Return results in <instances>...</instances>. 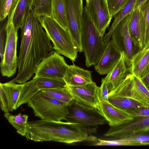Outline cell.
<instances>
[{"instance_id": "cell-39", "label": "cell", "mask_w": 149, "mask_h": 149, "mask_svg": "<svg viewBox=\"0 0 149 149\" xmlns=\"http://www.w3.org/2000/svg\"><path fill=\"white\" fill-rule=\"evenodd\" d=\"M19 0H12L11 8L8 16L7 23L12 21L14 11Z\"/></svg>"}, {"instance_id": "cell-30", "label": "cell", "mask_w": 149, "mask_h": 149, "mask_svg": "<svg viewBox=\"0 0 149 149\" xmlns=\"http://www.w3.org/2000/svg\"><path fill=\"white\" fill-rule=\"evenodd\" d=\"M33 10L37 17L52 16V0H33Z\"/></svg>"}, {"instance_id": "cell-11", "label": "cell", "mask_w": 149, "mask_h": 149, "mask_svg": "<svg viewBox=\"0 0 149 149\" xmlns=\"http://www.w3.org/2000/svg\"><path fill=\"white\" fill-rule=\"evenodd\" d=\"M149 132L148 116L134 117L131 120L121 125L110 126L104 135L106 137L119 139Z\"/></svg>"}, {"instance_id": "cell-1", "label": "cell", "mask_w": 149, "mask_h": 149, "mask_svg": "<svg viewBox=\"0 0 149 149\" xmlns=\"http://www.w3.org/2000/svg\"><path fill=\"white\" fill-rule=\"evenodd\" d=\"M20 29L18 72L12 80L22 84L30 79L39 63L53 48L51 40L33 10L25 18Z\"/></svg>"}, {"instance_id": "cell-38", "label": "cell", "mask_w": 149, "mask_h": 149, "mask_svg": "<svg viewBox=\"0 0 149 149\" xmlns=\"http://www.w3.org/2000/svg\"><path fill=\"white\" fill-rule=\"evenodd\" d=\"M126 110L133 117L149 116V107H142L136 109Z\"/></svg>"}, {"instance_id": "cell-2", "label": "cell", "mask_w": 149, "mask_h": 149, "mask_svg": "<svg viewBox=\"0 0 149 149\" xmlns=\"http://www.w3.org/2000/svg\"><path fill=\"white\" fill-rule=\"evenodd\" d=\"M91 129L79 124L40 119L28 122L26 139L35 142L53 141L70 144L93 142Z\"/></svg>"}, {"instance_id": "cell-14", "label": "cell", "mask_w": 149, "mask_h": 149, "mask_svg": "<svg viewBox=\"0 0 149 149\" xmlns=\"http://www.w3.org/2000/svg\"><path fill=\"white\" fill-rule=\"evenodd\" d=\"M12 80L0 83V107L4 113L12 112L17 108V104L23 86Z\"/></svg>"}, {"instance_id": "cell-16", "label": "cell", "mask_w": 149, "mask_h": 149, "mask_svg": "<svg viewBox=\"0 0 149 149\" xmlns=\"http://www.w3.org/2000/svg\"><path fill=\"white\" fill-rule=\"evenodd\" d=\"M128 29L135 47L139 50L143 49L145 32L143 16L140 8L135 9L132 12L128 23Z\"/></svg>"}, {"instance_id": "cell-31", "label": "cell", "mask_w": 149, "mask_h": 149, "mask_svg": "<svg viewBox=\"0 0 149 149\" xmlns=\"http://www.w3.org/2000/svg\"><path fill=\"white\" fill-rule=\"evenodd\" d=\"M144 19L145 32L143 49L149 48V0H147L140 8Z\"/></svg>"}, {"instance_id": "cell-34", "label": "cell", "mask_w": 149, "mask_h": 149, "mask_svg": "<svg viewBox=\"0 0 149 149\" xmlns=\"http://www.w3.org/2000/svg\"><path fill=\"white\" fill-rule=\"evenodd\" d=\"M144 134L119 139L125 141L137 143L139 144L140 146L149 145V134Z\"/></svg>"}, {"instance_id": "cell-43", "label": "cell", "mask_w": 149, "mask_h": 149, "mask_svg": "<svg viewBox=\"0 0 149 149\" xmlns=\"http://www.w3.org/2000/svg\"><path fill=\"white\" fill-rule=\"evenodd\" d=\"M88 1V0H86V2H87Z\"/></svg>"}, {"instance_id": "cell-18", "label": "cell", "mask_w": 149, "mask_h": 149, "mask_svg": "<svg viewBox=\"0 0 149 149\" xmlns=\"http://www.w3.org/2000/svg\"><path fill=\"white\" fill-rule=\"evenodd\" d=\"M121 53L117 63L107 76L102 79L107 84L109 91L115 88L131 73L130 67L125 60L124 53Z\"/></svg>"}, {"instance_id": "cell-24", "label": "cell", "mask_w": 149, "mask_h": 149, "mask_svg": "<svg viewBox=\"0 0 149 149\" xmlns=\"http://www.w3.org/2000/svg\"><path fill=\"white\" fill-rule=\"evenodd\" d=\"M52 17L65 29L69 30L63 0H52Z\"/></svg>"}, {"instance_id": "cell-25", "label": "cell", "mask_w": 149, "mask_h": 149, "mask_svg": "<svg viewBox=\"0 0 149 149\" xmlns=\"http://www.w3.org/2000/svg\"><path fill=\"white\" fill-rule=\"evenodd\" d=\"M4 116L16 130L17 132L25 136L26 132L28 116L19 113L13 115L9 112L4 113Z\"/></svg>"}, {"instance_id": "cell-15", "label": "cell", "mask_w": 149, "mask_h": 149, "mask_svg": "<svg viewBox=\"0 0 149 149\" xmlns=\"http://www.w3.org/2000/svg\"><path fill=\"white\" fill-rule=\"evenodd\" d=\"M100 111L110 126L121 125L134 118L127 110L113 105L109 102L100 101Z\"/></svg>"}, {"instance_id": "cell-29", "label": "cell", "mask_w": 149, "mask_h": 149, "mask_svg": "<svg viewBox=\"0 0 149 149\" xmlns=\"http://www.w3.org/2000/svg\"><path fill=\"white\" fill-rule=\"evenodd\" d=\"M51 97L68 105L73 100L66 87L46 89L41 90Z\"/></svg>"}, {"instance_id": "cell-23", "label": "cell", "mask_w": 149, "mask_h": 149, "mask_svg": "<svg viewBox=\"0 0 149 149\" xmlns=\"http://www.w3.org/2000/svg\"><path fill=\"white\" fill-rule=\"evenodd\" d=\"M137 0H129L125 6L114 17V19L108 32L104 37L105 45L107 44L111 37L112 33L118 24L134 10Z\"/></svg>"}, {"instance_id": "cell-12", "label": "cell", "mask_w": 149, "mask_h": 149, "mask_svg": "<svg viewBox=\"0 0 149 149\" xmlns=\"http://www.w3.org/2000/svg\"><path fill=\"white\" fill-rule=\"evenodd\" d=\"M73 100L81 105L100 111V87L93 81L80 86H66Z\"/></svg>"}, {"instance_id": "cell-17", "label": "cell", "mask_w": 149, "mask_h": 149, "mask_svg": "<svg viewBox=\"0 0 149 149\" xmlns=\"http://www.w3.org/2000/svg\"><path fill=\"white\" fill-rule=\"evenodd\" d=\"M121 55L112 40H110L98 62L94 65L95 70L100 75L107 74L117 63Z\"/></svg>"}, {"instance_id": "cell-33", "label": "cell", "mask_w": 149, "mask_h": 149, "mask_svg": "<svg viewBox=\"0 0 149 149\" xmlns=\"http://www.w3.org/2000/svg\"><path fill=\"white\" fill-rule=\"evenodd\" d=\"M110 14L112 17L127 4L129 0H106Z\"/></svg>"}, {"instance_id": "cell-26", "label": "cell", "mask_w": 149, "mask_h": 149, "mask_svg": "<svg viewBox=\"0 0 149 149\" xmlns=\"http://www.w3.org/2000/svg\"><path fill=\"white\" fill-rule=\"evenodd\" d=\"M40 91L59 88L66 87V85L63 79H56L35 76L33 79Z\"/></svg>"}, {"instance_id": "cell-37", "label": "cell", "mask_w": 149, "mask_h": 149, "mask_svg": "<svg viewBox=\"0 0 149 149\" xmlns=\"http://www.w3.org/2000/svg\"><path fill=\"white\" fill-rule=\"evenodd\" d=\"M100 87V101L109 102V89L106 83L102 79Z\"/></svg>"}, {"instance_id": "cell-32", "label": "cell", "mask_w": 149, "mask_h": 149, "mask_svg": "<svg viewBox=\"0 0 149 149\" xmlns=\"http://www.w3.org/2000/svg\"><path fill=\"white\" fill-rule=\"evenodd\" d=\"M96 146H139V143L125 141L120 139L114 140H104L98 139L94 145Z\"/></svg>"}, {"instance_id": "cell-10", "label": "cell", "mask_w": 149, "mask_h": 149, "mask_svg": "<svg viewBox=\"0 0 149 149\" xmlns=\"http://www.w3.org/2000/svg\"><path fill=\"white\" fill-rule=\"evenodd\" d=\"M131 13L124 18L116 26L111 35V40L120 53H123L125 60L130 68L134 53V46L128 29V23Z\"/></svg>"}, {"instance_id": "cell-19", "label": "cell", "mask_w": 149, "mask_h": 149, "mask_svg": "<svg viewBox=\"0 0 149 149\" xmlns=\"http://www.w3.org/2000/svg\"><path fill=\"white\" fill-rule=\"evenodd\" d=\"M63 79L66 86H84L93 81L91 71L74 64L69 65Z\"/></svg>"}, {"instance_id": "cell-40", "label": "cell", "mask_w": 149, "mask_h": 149, "mask_svg": "<svg viewBox=\"0 0 149 149\" xmlns=\"http://www.w3.org/2000/svg\"><path fill=\"white\" fill-rule=\"evenodd\" d=\"M140 79L149 91V72L146 76Z\"/></svg>"}, {"instance_id": "cell-36", "label": "cell", "mask_w": 149, "mask_h": 149, "mask_svg": "<svg viewBox=\"0 0 149 149\" xmlns=\"http://www.w3.org/2000/svg\"><path fill=\"white\" fill-rule=\"evenodd\" d=\"M12 0H5L3 5L0 8V21L4 20L8 16L11 8Z\"/></svg>"}, {"instance_id": "cell-5", "label": "cell", "mask_w": 149, "mask_h": 149, "mask_svg": "<svg viewBox=\"0 0 149 149\" xmlns=\"http://www.w3.org/2000/svg\"><path fill=\"white\" fill-rule=\"evenodd\" d=\"M68 104L40 91L28 103L35 115L42 120L60 121L68 113Z\"/></svg>"}, {"instance_id": "cell-21", "label": "cell", "mask_w": 149, "mask_h": 149, "mask_svg": "<svg viewBox=\"0 0 149 149\" xmlns=\"http://www.w3.org/2000/svg\"><path fill=\"white\" fill-rule=\"evenodd\" d=\"M130 95L143 107H149V91L140 79L134 76Z\"/></svg>"}, {"instance_id": "cell-42", "label": "cell", "mask_w": 149, "mask_h": 149, "mask_svg": "<svg viewBox=\"0 0 149 149\" xmlns=\"http://www.w3.org/2000/svg\"><path fill=\"white\" fill-rule=\"evenodd\" d=\"M5 0H0V8L2 7Z\"/></svg>"}, {"instance_id": "cell-27", "label": "cell", "mask_w": 149, "mask_h": 149, "mask_svg": "<svg viewBox=\"0 0 149 149\" xmlns=\"http://www.w3.org/2000/svg\"><path fill=\"white\" fill-rule=\"evenodd\" d=\"M23 86L17 105L18 108L22 105L28 104L40 91L33 79L23 83Z\"/></svg>"}, {"instance_id": "cell-4", "label": "cell", "mask_w": 149, "mask_h": 149, "mask_svg": "<svg viewBox=\"0 0 149 149\" xmlns=\"http://www.w3.org/2000/svg\"><path fill=\"white\" fill-rule=\"evenodd\" d=\"M38 18L52 42L53 49L72 61H75L79 51L69 30L63 28L51 16Z\"/></svg>"}, {"instance_id": "cell-7", "label": "cell", "mask_w": 149, "mask_h": 149, "mask_svg": "<svg viewBox=\"0 0 149 149\" xmlns=\"http://www.w3.org/2000/svg\"><path fill=\"white\" fill-rule=\"evenodd\" d=\"M17 32L14 28L13 21L7 23L6 45L3 58L0 63L1 72L3 76L12 77L17 69Z\"/></svg>"}, {"instance_id": "cell-9", "label": "cell", "mask_w": 149, "mask_h": 149, "mask_svg": "<svg viewBox=\"0 0 149 149\" xmlns=\"http://www.w3.org/2000/svg\"><path fill=\"white\" fill-rule=\"evenodd\" d=\"M68 66L64 57L53 50L39 63L36 70L35 76L63 79Z\"/></svg>"}, {"instance_id": "cell-22", "label": "cell", "mask_w": 149, "mask_h": 149, "mask_svg": "<svg viewBox=\"0 0 149 149\" xmlns=\"http://www.w3.org/2000/svg\"><path fill=\"white\" fill-rule=\"evenodd\" d=\"M33 0H19L13 17L14 28L18 31L22 26L25 18L33 10Z\"/></svg>"}, {"instance_id": "cell-44", "label": "cell", "mask_w": 149, "mask_h": 149, "mask_svg": "<svg viewBox=\"0 0 149 149\" xmlns=\"http://www.w3.org/2000/svg\"></svg>"}, {"instance_id": "cell-20", "label": "cell", "mask_w": 149, "mask_h": 149, "mask_svg": "<svg viewBox=\"0 0 149 149\" xmlns=\"http://www.w3.org/2000/svg\"><path fill=\"white\" fill-rule=\"evenodd\" d=\"M130 73L141 79L149 72V48L139 50L132 57L130 67Z\"/></svg>"}, {"instance_id": "cell-3", "label": "cell", "mask_w": 149, "mask_h": 149, "mask_svg": "<svg viewBox=\"0 0 149 149\" xmlns=\"http://www.w3.org/2000/svg\"><path fill=\"white\" fill-rule=\"evenodd\" d=\"M81 36L86 66L89 67L95 65L102 55L106 45L104 36L92 20L86 6L84 9Z\"/></svg>"}, {"instance_id": "cell-35", "label": "cell", "mask_w": 149, "mask_h": 149, "mask_svg": "<svg viewBox=\"0 0 149 149\" xmlns=\"http://www.w3.org/2000/svg\"><path fill=\"white\" fill-rule=\"evenodd\" d=\"M4 21V20H3ZM1 22L0 29V55L1 61L3 58L6 40L7 21Z\"/></svg>"}, {"instance_id": "cell-8", "label": "cell", "mask_w": 149, "mask_h": 149, "mask_svg": "<svg viewBox=\"0 0 149 149\" xmlns=\"http://www.w3.org/2000/svg\"><path fill=\"white\" fill-rule=\"evenodd\" d=\"M68 22L69 31L78 51L83 52L81 28L83 19V0H63Z\"/></svg>"}, {"instance_id": "cell-41", "label": "cell", "mask_w": 149, "mask_h": 149, "mask_svg": "<svg viewBox=\"0 0 149 149\" xmlns=\"http://www.w3.org/2000/svg\"><path fill=\"white\" fill-rule=\"evenodd\" d=\"M147 0H137L134 9L136 8H140L141 7Z\"/></svg>"}, {"instance_id": "cell-28", "label": "cell", "mask_w": 149, "mask_h": 149, "mask_svg": "<svg viewBox=\"0 0 149 149\" xmlns=\"http://www.w3.org/2000/svg\"><path fill=\"white\" fill-rule=\"evenodd\" d=\"M109 102L119 108L123 109H132L143 107L136 101L130 98L110 96L109 97Z\"/></svg>"}, {"instance_id": "cell-6", "label": "cell", "mask_w": 149, "mask_h": 149, "mask_svg": "<svg viewBox=\"0 0 149 149\" xmlns=\"http://www.w3.org/2000/svg\"><path fill=\"white\" fill-rule=\"evenodd\" d=\"M68 113L64 120L89 128L108 123L99 110L87 107L73 101L68 105Z\"/></svg>"}, {"instance_id": "cell-13", "label": "cell", "mask_w": 149, "mask_h": 149, "mask_svg": "<svg viewBox=\"0 0 149 149\" xmlns=\"http://www.w3.org/2000/svg\"><path fill=\"white\" fill-rule=\"evenodd\" d=\"M86 6L92 20L100 34L104 36L112 18L107 0H88Z\"/></svg>"}]
</instances>
